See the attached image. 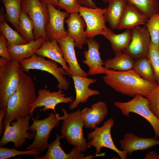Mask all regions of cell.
<instances>
[{
  "label": "cell",
  "mask_w": 159,
  "mask_h": 159,
  "mask_svg": "<svg viewBox=\"0 0 159 159\" xmlns=\"http://www.w3.org/2000/svg\"><path fill=\"white\" fill-rule=\"evenodd\" d=\"M103 77L106 85L120 94L135 97L137 94L146 97L158 84L147 80L132 69L125 71L107 69Z\"/></svg>",
  "instance_id": "obj_1"
},
{
  "label": "cell",
  "mask_w": 159,
  "mask_h": 159,
  "mask_svg": "<svg viewBox=\"0 0 159 159\" xmlns=\"http://www.w3.org/2000/svg\"><path fill=\"white\" fill-rule=\"evenodd\" d=\"M37 96L34 82L24 72L17 89L8 100L3 122L4 127L12 121L32 114V105Z\"/></svg>",
  "instance_id": "obj_2"
},
{
  "label": "cell",
  "mask_w": 159,
  "mask_h": 159,
  "mask_svg": "<svg viewBox=\"0 0 159 159\" xmlns=\"http://www.w3.org/2000/svg\"><path fill=\"white\" fill-rule=\"evenodd\" d=\"M24 72L19 62L0 58V109L6 110L9 98L17 89Z\"/></svg>",
  "instance_id": "obj_3"
},
{
  "label": "cell",
  "mask_w": 159,
  "mask_h": 159,
  "mask_svg": "<svg viewBox=\"0 0 159 159\" xmlns=\"http://www.w3.org/2000/svg\"><path fill=\"white\" fill-rule=\"evenodd\" d=\"M64 113L63 121L60 132L69 144L79 150L83 152L89 148L84 138L83 128L84 124L82 119L80 109L68 113L66 110L61 109Z\"/></svg>",
  "instance_id": "obj_4"
},
{
  "label": "cell",
  "mask_w": 159,
  "mask_h": 159,
  "mask_svg": "<svg viewBox=\"0 0 159 159\" xmlns=\"http://www.w3.org/2000/svg\"><path fill=\"white\" fill-rule=\"evenodd\" d=\"M57 62L52 60H47L36 54L30 58L19 61L24 72L28 73L31 69H37L47 72L53 75L57 79L59 89L66 91L69 87V82L66 79L67 74L63 67L58 66Z\"/></svg>",
  "instance_id": "obj_5"
},
{
  "label": "cell",
  "mask_w": 159,
  "mask_h": 159,
  "mask_svg": "<svg viewBox=\"0 0 159 159\" xmlns=\"http://www.w3.org/2000/svg\"><path fill=\"white\" fill-rule=\"evenodd\" d=\"M149 104L146 97L140 94H137L129 101L125 102L116 101L113 103L125 116L128 117L132 112L144 118L152 127L155 133L154 138L158 139L159 138V118L150 110Z\"/></svg>",
  "instance_id": "obj_6"
},
{
  "label": "cell",
  "mask_w": 159,
  "mask_h": 159,
  "mask_svg": "<svg viewBox=\"0 0 159 159\" xmlns=\"http://www.w3.org/2000/svg\"><path fill=\"white\" fill-rule=\"evenodd\" d=\"M33 123L29 126V130L36 133L34 140L26 148L29 150L33 148H38L43 152L47 148L49 135L52 129L57 127L59 121L62 120V117L53 112L50 113L47 118L38 120L32 117Z\"/></svg>",
  "instance_id": "obj_7"
},
{
  "label": "cell",
  "mask_w": 159,
  "mask_h": 159,
  "mask_svg": "<svg viewBox=\"0 0 159 159\" xmlns=\"http://www.w3.org/2000/svg\"><path fill=\"white\" fill-rule=\"evenodd\" d=\"M32 115L31 114L16 121L7 124L4 127V133L0 141V146L2 147L11 142L14 143L15 148H21L24 144H26V139H34L36 133L28 132Z\"/></svg>",
  "instance_id": "obj_8"
},
{
  "label": "cell",
  "mask_w": 159,
  "mask_h": 159,
  "mask_svg": "<svg viewBox=\"0 0 159 159\" xmlns=\"http://www.w3.org/2000/svg\"><path fill=\"white\" fill-rule=\"evenodd\" d=\"M114 125V119L110 117L104 122L100 127H96L94 130L87 134V139L90 140L88 144L89 148L92 146L96 149L95 154L100 153L102 148L110 149L116 152L121 159L127 158V152L120 150L116 146L112 138L111 131Z\"/></svg>",
  "instance_id": "obj_9"
},
{
  "label": "cell",
  "mask_w": 159,
  "mask_h": 159,
  "mask_svg": "<svg viewBox=\"0 0 159 159\" xmlns=\"http://www.w3.org/2000/svg\"><path fill=\"white\" fill-rule=\"evenodd\" d=\"M21 7L33 22L35 40L44 37L48 40L45 32L49 18L47 5L41 0H21Z\"/></svg>",
  "instance_id": "obj_10"
},
{
  "label": "cell",
  "mask_w": 159,
  "mask_h": 159,
  "mask_svg": "<svg viewBox=\"0 0 159 159\" xmlns=\"http://www.w3.org/2000/svg\"><path fill=\"white\" fill-rule=\"evenodd\" d=\"M106 9V7L102 9L80 6L79 13L86 24L85 33L87 38H93L97 35H102L107 29L104 17Z\"/></svg>",
  "instance_id": "obj_11"
},
{
  "label": "cell",
  "mask_w": 159,
  "mask_h": 159,
  "mask_svg": "<svg viewBox=\"0 0 159 159\" xmlns=\"http://www.w3.org/2000/svg\"><path fill=\"white\" fill-rule=\"evenodd\" d=\"M131 30L132 39L128 47L122 52L135 61L147 57L151 39L145 25L138 26Z\"/></svg>",
  "instance_id": "obj_12"
},
{
  "label": "cell",
  "mask_w": 159,
  "mask_h": 159,
  "mask_svg": "<svg viewBox=\"0 0 159 159\" xmlns=\"http://www.w3.org/2000/svg\"><path fill=\"white\" fill-rule=\"evenodd\" d=\"M62 90L59 89L57 92H51L49 90L44 88L38 91V95L32 105L31 113L38 107H43L42 110L45 112L49 109L53 110L56 114L57 105L61 103H70L74 100L72 96L66 97Z\"/></svg>",
  "instance_id": "obj_13"
},
{
  "label": "cell",
  "mask_w": 159,
  "mask_h": 159,
  "mask_svg": "<svg viewBox=\"0 0 159 159\" xmlns=\"http://www.w3.org/2000/svg\"><path fill=\"white\" fill-rule=\"evenodd\" d=\"M49 13V21L45 29L48 40H57L67 36V31L64 28V22L66 18L69 17V14L61 11L52 4H47Z\"/></svg>",
  "instance_id": "obj_14"
},
{
  "label": "cell",
  "mask_w": 159,
  "mask_h": 159,
  "mask_svg": "<svg viewBox=\"0 0 159 159\" xmlns=\"http://www.w3.org/2000/svg\"><path fill=\"white\" fill-rule=\"evenodd\" d=\"M62 138H63L62 136L57 134L55 140L48 144L46 154L41 157L34 156V158L37 159H90L101 156L100 154L85 156L82 152L74 147L69 153H66L61 146L60 140Z\"/></svg>",
  "instance_id": "obj_15"
},
{
  "label": "cell",
  "mask_w": 159,
  "mask_h": 159,
  "mask_svg": "<svg viewBox=\"0 0 159 159\" xmlns=\"http://www.w3.org/2000/svg\"><path fill=\"white\" fill-rule=\"evenodd\" d=\"M86 43L88 49L84 52L85 59L83 60L82 62L89 67L87 73L88 75L105 74L107 69L104 66V62L100 56L99 52V44L92 38H87Z\"/></svg>",
  "instance_id": "obj_16"
},
{
  "label": "cell",
  "mask_w": 159,
  "mask_h": 159,
  "mask_svg": "<svg viewBox=\"0 0 159 159\" xmlns=\"http://www.w3.org/2000/svg\"><path fill=\"white\" fill-rule=\"evenodd\" d=\"M62 50L64 59L69 68V74L87 77L88 74L80 67L76 57L73 40L67 36L57 40Z\"/></svg>",
  "instance_id": "obj_17"
},
{
  "label": "cell",
  "mask_w": 159,
  "mask_h": 159,
  "mask_svg": "<svg viewBox=\"0 0 159 159\" xmlns=\"http://www.w3.org/2000/svg\"><path fill=\"white\" fill-rule=\"evenodd\" d=\"M71 77L74 81L76 98L72 102L70 103L69 109H74L78 107L80 103L86 102L90 97L100 94L99 91L89 88L91 84L97 82L96 79L78 75H73Z\"/></svg>",
  "instance_id": "obj_18"
},
{
  "label": "cell",
  "mask_w": 159,
  "mask_h": 159,
  "mask_svg": "<svg viewBox=\"0 0 159 159\" xmlns=\"http://www.w3.org/2000/svg\"><path fill=\"white\" fill-rule=\"evenodd\" d=\"M65 22L68 28L67 35L73 40L75 47L82 49L87 39L85 33L86 24L83 18L78 14H72Z\"/></svg>",
  "instance_id": "obj_19"
},
{
  "label": "cell",
  "mask_w": 159,
  "mask_h": 159,
  "mask_svg": "<svg viewBox=\"0 0 159 159\" xmlns=\"http://www.w3.org/2000/svg\"><path fill=\"white\" fill-rule=\"evenodd\" d=\"M119 143L120 148L126 151L130 155L134 152L147 150L159 145V140L157 139L140 137L131 132L125 133Z\"/></svg>",
  "instance_id": "obj_20"
},
{
  "label": "cell",
  "mask_w": 159,
  "mask_h": 159,
  "mask_svg": "<svg viewBox=\"0 0 159 159\" xmlns=\"http://www.w3.org/2000/svg\"><path fill=\"white\" fill-rule=\"evenodd\" d=\"M106 103L100 101L93 104L90 107H85L81 110L82 119L86 128L94 130L104 120L108 114Z\"/></svg>",
  "instance_id": "obj_21"
},
{
  "label": "cell",
  "mask_w": 159,
  "mask_h": 159,
  "mask_svg": "<svg viewBox=\"0 0 159 159\" xmlns=\"http://www.w3.org/2000/svg\"><path fill=\"white\" fill-rule=\"evenodd\" d=\"M35 54L48 58L61 64L69 74V68L65 62L61 48L57 40H47L35 52Z\"/></svg>",
  "instance_id": "obj_22"
},
{
  "label": "cell",
  "mask_w": 159,
  "mask_h": 159,
  "mask_svg": "<svg viewBox=\"0 0 159 159\" xmlns=\"http://www.w3.org/2000/svg\"><path fill=\"white\" fill-rule=\"evenodd\" d=\"M149 19L140 13L134 7L127 3L117 29L131 30L138 26L145 25Z\"/></svg>",
  "instance_id": "obj_23"
},
{
  "label": "cell",
  "mask_w": 159,
  "mask_h": 159,
  "mask_svg": "<svg viewBox=\"0 0 159 159\" xmlns=\"http://www.w3.org/2000/svg\"><path fill=\"white\" fill-rule=\"evenodd\" d=\"M47 40H48L47 39L42 37L25 44L13 45L7 48L12 60L19 62L35 54L36 50Z\"/></svg>",
  "instance_id": "obj_24"
},
{
  "label": "cell",
  "mask_w": 159,
  "mask_h": 159,
  "mask_svg": "<svg viewBox=\"0 0 159 159\" xmlns=\"http://www.w3.org/2000/svg\"><path fill=\"white\" fill-rule=\"evenodd\" d=\"M110 42L111 48L115 54L122 52L129 46L132 39L131 29H127L123 33L116 34L108 28L102 34Z\"/></svg>",
  "instance_id": "obj_25"
},
{
  "label": "cell",
  "mask_w": 159,
  "mask_h": 159,
  "mask_svg": "<svg viewBox=\"0 0 159 159\" xmlns=\"http://www.w3.org/2000/svg\"><path fill=\"white\" fill-rule=\"evenodd\" d=\"M127 0H110L104 14L106 22L111 28L117 29L120 19L127 5Z\"/></svg>",
  "instance_id": "obj_26"
},
{
  "label": "cell",
  "mask_w": 159,
  "mask_h": 159,
  "mask_svg": "<svg viewBox=\"0 0 159 159\" xmlns=\"http://www.w3.org/2000/svg\"><path fill=\"white\" fill-rule=\"evenodd\" d=\"M135 61L130 56L122 52L113 58H108L104 61V66L106 69L125 71L132 69Z\"/></svg>",
  "instance_id": "obj_27"
},
{
  "label": "cell",
  "mask_w": 159,
  "mask_h": 159,
  "mask_svg": "<svg viewBox=\"0 0 159 159\" xmlns=\"http://www.w3.org/2000/svg\"><path fill=\"white\" fill-rule=\"evenodd\" d=\"M0 31L7 40V47L26 44L28 42L19 32L11 28L6 22L5 15L1 13Z\"/></svg>",
  "instance_id": "obj_28"
},
{
  "label": "cell",
  "mask_w": 159,
  "mask_h": 159,
  "mask_svg": "<svg viewBox=\"0 0 159 159\" xmlns=\"http://www.w3.org/2000/svg\"><path fill=\"white\" fill-rule=\"evenodd\" d=\"M4 5L6 11V21L11 24L17 31L19 18L21 10V0H0Z\"/></svg>",
  "instance_id": "obj_29"
},
{
  "label": "cell",
  "mask_w": 159,
  "mask_h": 159,
  "mask_svg": "<svg viewBox=\"0 0 159 159\" xmlns=\"http://www.w3.org/2000/svg\"><path fill=\"white\" fill-rule=\"evenodd\" d=\"M127 1L149 18L159 13L158 0H127Z\"/></svg>",
  "instance_id": "obj_30"
},
{
  "label": "cell",
  "mask_w": 159,
  "mask_h": 159,
  "mask_svg": "<svg viewBox=\"0 0 159 159\" xmlns=\"http://www.w3.org/2000/svg\"><path fill=\"white\" fill-rule=\"evenodd\" d=\"M132 69L144 79L156 82L152 66L147 57L135 60Z\"/></svg>",
  "instance_id": "obj_31"
},
{
  "label": "cell",
  "mask_w": 159,
  "mask_h": 159,
  "mask_svg": "<svg viewBox=\"0 0 159 159\" xmlns=\"http://www.w3.org/2000/svg\"><path fill=\"white\" fill-rule=\"evenodd\" d=\"M33 22L27 14L21 10L17 31L28 42L35 40Z\"/></svg>",
  "instance_id": "obj_32"
},
{
  "label": "cell",
  "mask_w": 159,
  "mask_h": 159,
  "mask_svg": "<svg viewBox=\"0 0 159 159\" xmlns=\"http://www.w3.org/2000/svg\"><path fill=\"white\" fill-rule=\"evenodd\" d=\"M145 25L150 34L151 42L159 47V13L149 18Z\"/></svg>",
  "instance_id": "obj_33"
},
{
  "label": "cell",
  "mask_w": 159,
  "mask_h": 159,
  "mask_svg": "<svg viewBox=\"0 0 159 159\" xmlns=\"http://www.w3.org/2000/svg\"><path fill=\"white\" fill-rule=\"evenodd\" d=\"M41 152V150L38 148H33L26 151H20L17 150L15 147L9 148L0 146V159H6L17 155H24L37 156Z\"/></svg>",
  "instance_id": "obj_34"
},
{
  "label": "cell",
  "mask_w": 159,
  "mask_h": 159,
  "mask_svg": "<svg viewBox=\"0 0 159 159\" xmlns=\"http://www.w3.org/2000/svg\"><path fill=\"white\" fill-rule=\"evenodd\" d=\"M147 57L152 66L156 81L159 84V47L151 41Z\"/></svg>",
  "instance_id": "obj_35"
},
{
  "label": "cell",
  "mask_w": 159,
  "mask_h": 159,
  "mask_svg": "<svg viewBox=\"0 0 159 159\" xmlns=\"http://www.w3.org/2000/svg\"><path fill=\"white\" fill-rule=\"evenodd\" d=\"M146 97L149 101L150 110L159 118V84Z\"/></svg>",
  "instance_id": "obj_36"
},
{
  "label": "cell",
  "mask_w": 159,
  "mask_h": 159,
  "mask_svg": "<svg viewBox=\"0 0 159 159\" xmlns=\"http://www.w3.org/2000/svg\"><path fill=\"white\" fill-rule=\"evenodd\" d=\"M81 6L79 0H58L57 6L70 14H78Z\"/></svg>",
  "instance_id": "obj_37"
},
{
  "label": "cell",
  "mask_w": 159,
  "mask_h": 159,
  "mask_svg": "<svg viewBox=\"0 0 159 159\" xmlns=\"http://www.w3.org/2000/svg\"><path fill=\"white\" fill-rule=\"evenodd\" d=\"M0 36V56L2 58L10 61L11 57L9 52L7 45V40L2 34Z\"/></svg>",
  "instance_id": "obj_38"
},
{
  "label": "cell",
  "mask_w": 159,
  "mask_h": 159,
  "mask_svg": "<svg viewBox=\"0 0 159 159\" xmlns=\"http://www.w3.org/2000/svg\"><path fill=\"white\" fill-rule=\"evenodd\" d=\"M80 4L84 6L90 8H96L97 7L92 0H79ZM105 3L108 4L110 0H102Z\"/></svg>",
  "instance_id": "obj_39"
},
{
  "label": "cell",
  "mask_w": 159,
  "mask_h": 159,
  "mask_svg": "<svg viewBox=\"0 0 159 159\" xmlns=\"http://www.w3.org/2000/svg\"><path fill=\"white\" fill-rule=\"evenodd\" d=\"M6 110L0 109V135L2 134L4 126L3 124V119L5 117Z\"/></svg>",
  "instance_id": "obj_40"
},
{
  "label": "cell",
  "mask_w": 159,
  "mask_h": 159,
  "mask_svg": "<svg viewBox=\"0 0 159 159\" xmlns=\"http://www.w3.org/2000/svg\"><path fill=\"white\" fill-rule=\"evenodd\" d=\"M144 159H159V155L155 151H152L148 153L145 155Z\"/></svg>",
  "instance_id": "obj_41"
},
{
  "label": "cell",
  "mask_w": 159,
  "mask_h": 159,
  "mask_svg": "<svg viewBox=\"0 0 159 159\" xmlns=\"http://www.w3.org/2000/svg\"><path fill=\"white\" fill-rule=\"evenodd\" d=\"M41 1L47 5L50 4L55 7L58 6V0H41Z\"/></svg>",
  "instance_id": "obj_42"
},
{
  "label": "cell",
  "mask_w": 159,
  "mask_h": 159,
  "mask_svg": "<svg viewBox=\"0 0 159 159\" xmlns=\"http://www.w3.org/2000/svg\"></svg>",
  "instance_id": "obj_43"
}]
</instances>
